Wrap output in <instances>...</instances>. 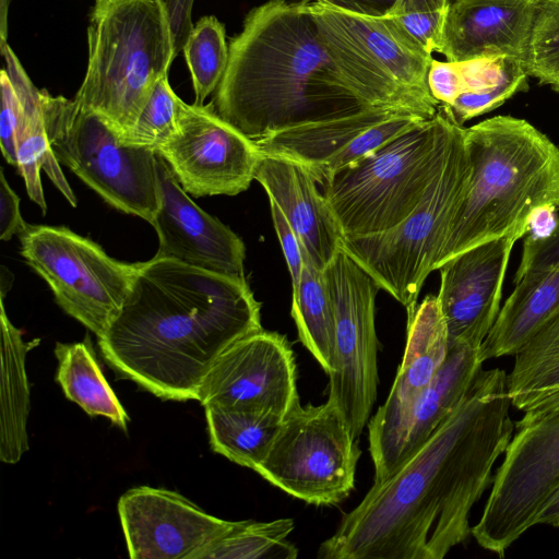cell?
Returning <instances> with one entry per match:
<instances>
[{
  "mask_svg": "<svg viewBox=\"0 0 559 559\" xmlns=\"http://www.w3.org/2000/svg\"><path fill=\"white\" fill-rule=\"evenodd\" d=\"M520 227L475 246L443 263L437 295L449 347L481 346L501 308L502 287L515 242L528 234Z\"/></svg>",
  "mask_w": 559,
  "mask_h": 559,
  "instance_id": "19",
  "label": "cell"
},
{
  "mask_svg": "<svg viewBox=\"0 0 559 559\" xmlns=\"http://www.w3.org/2000/svg\"><path fill=\"white\" fill-rule=\"evenodd\" d=\"M21 254L48 284L57 304L100 338L120 313L138 263L109 257L64 226L28 225Z\"/></svg>",
  "mask_w": 559,
  "mask_h": 559,
  "instance_id": "11",
  "label": "cell"
},
{
  "mask_svg": "<svg viewBox=\"0 0 559 559\" xmlns=\"http://www.w3.org/2000/svg\"><path fill=\"white\" fill-rule=\"evenodd\" d=\"M540 0H455L439 53L461 62L508 56L525 61Z\"/></svg>",
  "mask_w": 559,
  "mask_h": 559,
  "instance_id": "21",
  "label": "cell"
},
{
  "mask_svg": "<svg viewBox=\"0 0 559 559\" xmlns=\"http://www.w3.org/2000/svg\"><path fill=\"white\" fill-rule=\"evenodd\" d=\"M450 4L449 0H397L388 16L432 55L440 48Z\"/></svg>",
  "mask_w": 559,
  "mask_h": 559,
  "instance_id": "35",
  "label": "cell"
},
{
  "mask_svg": "<svg viewBox=\"0 0 559 559\" xmlns=\"http://www.w3.org/2000/svg\"><path fill=\"white\" fill-rule=\"evenodd\" d=\"M508 374L480 370L433 435L374 483L321 543V559H442L472 535L469 513L513 436Z\"/></svg>",
  "mask_w": 559,
  "mask_h": 559,
  "instance_id": "1",
  "label": "cell"
},
{
  "mask_svg": "<svg viewBox=\"0 0 559 559\" xmlns=\"http://www.w3.org/2000/svg\"><path fill=\"white\" fill-rule=\"evenodd\" d=\"M195 94L197 105L219 85L228 63L229 46L223 24L214 16H204L194 25L182 49Z\"/></svg>",
  "mask_w": 559,
  "mask_h": 559,
  "instance_id": "32",
  "label": "cell"
},
{
  "mask_svg": "<svg viewBox=\"0 0 559 559\" xmlns=\"http://www.w3.org/2000/svg\"><path fill=\"white\" fill-rule=\"evenodd\" d=\"M462 92L450 106L440 105L457 124L487 114L528 88L524 62L514 57H481L461 61Z\"/></svg>",
  "mask_w": 559,
  "mask_h": 559,
  "instance_id": "27",
  "label": "cell"
},
{
  "mask_svg": "<svg viewBox=\"0 0 559 559\" xmlns=\"http://www.w3.org/2000/svg\"><path fill=\"white\" fill-rule=\"evenodd\" d=\"M254 180L296 233L306 258L323 271L343 246V233L318 182L294 160L262 154Z\"/></svg>",
  "mask_w": 559,
  "mask_h": 559,
  "instance_id": "22",
  "label": "cell"
},
{
  "mask_svg": "<svg viewBox=\"0 0 559 559\" xmlns=\"http://www.w3.org/2000/svg\"><path fill=\"white\" fill-rule=\"evenodd\" d=\"M194 0H160L168 21L175 53L182 51L194 25L191 20Z\"/></svg>",
  "mask_w": 559,
  "mask_h": 559,
  "instance_id": "41",
  "label": "cell"
},
{
  "mask_svg": "<svg viewBox=\"0 0 559 559\" xmlns=\"http://www.w3.org/2000/svg\"><path fill=\"white\" fill-rule=\"evenodd\" d=\"M269 201L273 225L290 273L292 288L295 290L299 285L305 264L304 249L281 209L275 202Z\"/></svg>",
  "mask_w": 559,
  "mask_h": 559,
  "instance_id": "38",
  "label": "cell"
},
{
  "mask_svg": "<svg viewBox=\"0 0 559 559\" xmlns=\"http://www.w3.org/2000/svg\"><path fill=\"white\" fill-rule=\"evenodd\" d=\"M118 513L132 559H199L238 524L206 513L177 491L148 486L124 492Z\"/></svg>",
  "mask_w": 559,
  "mask_h": 559,
  "instance_id": "18",
  "label": "cell"
},
{
  "mask_svg": "<svg viewBox=\"0 0 559 559\" xmlns=\"http://www.w3.org/2000/svg\"><path fill=\"white\" fill-rule=\"evenodd\" d=\"M28 227L20 212V198L12 190L0 169V239L10 240L14 235H22Z\"/></svg>",
  "mask_w": 559,
  "mask_h": 559,
  "instance_id": "40",
  "label": "cell"
},
{
  "mask_svg": "<svg viewBox=\"0 0 559 559\" xmlns=\"http://www.w3.org/2000/svg\"><path fill=\"white\" fill-rule=\"evenodd\" d=\"M493 475L491 491L472 536L484 549L504 557L559 486V409L524 414Z\"/></svg>",
  "mask_w": 559,
  "mask_h": 559,
  "instance_id": "12",
  "label": "cell"
},
{
  "mask_svg": "<svg viewBox=\"0 0 559 559\" xmlns=\"http://www.w3.org/2000/svg\"><path fill=\"white\" fill-rule=\"evenodd\" d=\"M320 2L347 12L381 17L390 13L397 0H319Z\"/></svg>",
  "mask_w": 559,
  "mask_h": 559,
  "instance_id": "42",
  "label": "cell"
},
{
  "mask_svg": "<svg viewBox=\"0 0 559 559\" xmlns=\"http://www.w3.org/2000/svg\"><path fill=\"white\" fill-rule=\"evenodd\" d=\"M246 278L154 257L138 270L118 317L98 338L107 364L163 400L199 401L218 357L262 329Z\"/></svg>",
  "mask_w": 559,
  "mask_h": 559,
  "instance_id": "2",
  "label": "cell"
},
{
  "mask_svg": "<svg viewBox=\"0 0 559 559\" xmlns=\"http://www.w3.org/2000/svg\"><path fill=\"white\" fill-rule=\"evenodd\" d=\"M484 362L481 346L460 344L449 347L443 362L414 409L399 467L421 448L456 408Z\"/></svg>",
  "mask_w": 559,
  "mask_h": 559,
  "instance_id": "25",
  "label": "cell"
},
{
  "mask_svg": "<svg viewBox=\"0 0 559 559\" xmlns=\"http://www.w3.org/2000/svg\"><path fill=\"white\" fill-rule=\"evenodd\" d=\"M319 38L354 92L372 107H393L435 117L439 102L429 92L432 55L388 15L347 12L310 2Z\"/></svg>",
  "mask_w": 559,
  "mask_h": 559,
  "instance_id": "7",
  "label": "cell"
},
{
  "mask_svg": "<svg viewBox=\"0 0 559 559\" xmlns=\"http://www.w3.org/2000/svg\"><path fill=\"white\" fill-rule=\"evenodd\" d=\"M157 174L159 206L151 223L158 237L155 257L246 278L241 238L188 197L158 153Z\"/></svg>",
  "mask_w": 559,
  "mask_h": 559,
  "instance_id": "20",
  "label": "cell"
},
{
  "mask_svg": "<svg viewBox=\"0 0 559 559\" xmlns=\"http://www.w3.org/2000/svg\"><path fill=\"white\" fill-rule=\"evenodd\" d=\"M9 0H1V48L5 45L7 38V8Z\"/></svg>",
  "mask_w": 559,
  "mask_h": 559,
  "instance_id": "45",
  "label": "cell"
},
{
  "mask_svg": "<svg viewBox=\"0 0 559 559\" xmlns=\"http://www.w3.org/2000/svg\"><path fill=\"white\" fill-rule=\"evenodd\" d=\"M157 153L194 197L237 195L254 180L262 153L212 105L179 102L178 127Z\"/></svg>",
  "mask_w": 559,
  "mask_h": 559,
  "instance_id": "14",
  "label": "cell"
},
{
  "mask_svg": "<svg viewBox=\"0 0 559 559\" xmlns=\"http://www.w3.org/2000/svg\"><path fill=\"white\" fill-rule=\"evenodd\" d=\"M51 151L112 207L150 224L159 206L157 153L123 144L97 112L40 91Z\"/></svg>",
  "mask_w": 559,
  "mask_h": 559,
  "instance_id": "9",
  "label": "cell"
},
{
  "mask_svg": "<svg viewBox=\"0 0 559 559\" xmlns=\"http://www.w3.org/2000/svg\"><path fill=\"white\" fill-rule=\"evenodd\" d=\"M514 284L481 344L485 361L514 356L559 308V269L526 272Z\"/></svg>",
  "mask_w": 559,
  "mask_h": 559,
  "instance_id": "23",
  "label": "cell"
},
{
  "mask_svg": "<svg viewBox=\"0 0 559 559\" xmlns=\"http://www.w3.org/2000/svg\"><path fill=\"white\" fill-rule=\"evenodd\" d=\"M427 84L430 94L440 105L450 106L462 92L460 63L432 59Z\"/></svg>",
  "mask_w": 559,
  "mask_h": 559,
  "instance_id": "39",
  "label": "cell"
},
{
  "mask_svg": "<svg viewBox=\"0 0 559 559\" xmlns=\"http://www.w3.org/2000/svg\"><path fill=\"white\" fill-rule=\"evenodd\" d=\"M538 524L559 527V486L551 492L536 514L534 526Z\"/></svg>",
  "mask_w": 559,
  "mask_h": 559,
  "instance_id": "44",
  "label": "cell"
},
{
  "mask_svg": "<svg viewBox=\"0 0 559 559\" xmlns=\"http://www.w3.org/2000/svg\"><path fill=\"white\" fill-rule=\"evenodd\" d=\"M425 120L428 118L413 111L372 107L341 118L287 128L255 143L262 154L301 165L322 186L335 174L356 165Z\"/></svg>",
  "mask_w": 559,
  "mask_h": 559,
  "instance_id": "16",
  "label": "cell"
},
{
  "mask_svg": "<svg viewBox=\"0 0 559 559\" xmlns=\"http://www.w3.org/2000/svg\"><path fill=\"white\" fill-rule=\"evenodd\" d=\"M1 116L0 142L7 162L13 166L16 162V131L23 116V105L5 70L1 71Z\"/></svg>",
  "mask_w": 559,
  "mask_h": 559,
  "instance_id": "36",
  "label": "cell"
},
{
  "mask_svg": "<svg viewBox=\"0 0 559 559\" xmlns=\"http://www.w3.org/2000/svg\"><path fill=\"white\" fill-rule=\"evenodd\" d=\"M1 49L7 62L5 71L23 105V116L16 131V167L24 179L27 194L46 213L40 180V170L44 169L68 202L75 206L76 198L49 144L40 91L33 85L11 48L5 44Z\"/></svg>",
  "mask_w": 559,
  "mask_h": 559,
  "instance_id": "24",
  "label": "cell"
},
{
  "mask_svg": "<svg viewBox=\"0 0 559 559\" xmlns=\"http://www.w3.org/2000/svg\"><path fill=\"white\" fill-rule=\"evenodd\" d=\"M55 354L58 359L56 380L67 399L88 415L105 416L126 430L129 417L100 371L90 337L80 343H57Z\"/></svg>",
  "mask_w": 559,
  "mask_h": 559,
  "instance_id": "29",
  "label": "cell"
},
{
  "mask_svg": "<svg viewBox=\"0 0 559 559\" xmlns=\"http://www.w3.org/2000/svg\"><path fill=\"white\" fill-rule=\"evenodd\" d=\"M204 408L212 449L229 461L255 471L266 457L283 417L261 411Z\"/></svg>",
  "mask_w": 559,
  "mask_h": 559,
  "instance_id": "28",
  "label": "cell"
},
{
  "mask_svg": "<svg viewBox=\"0 0 559 559\" xmlns=\"http://www.w3.org/2000/svg\"><path fill=\"white\" fill-rule=\"evenodd\" d=\"M335 317V367L329 396L355 439L368 424L377 396V281L342 248L322 271Z\"/></svg>",
  "mask_w": 559,
  "mask_h": 559,
  "instance_id": "13",
  "label": "cell"
},
{
  "mask_svg": "<svg viewBox=\"0 0 559 559\" xmlns=\"http://www.w3.org/2000/svg\"><path fill=\"white\" fill-rule=\"evenodd\" d=\"M551 267L559 269V218L549 235L544 237L526 235L514 281L526 272Z\"/></svg>",
  "mask_w": 559,
  "mask_h": 559,
  "instance_id": "37",
  "label": "cell"
},
{
  "mask_svg": "<svg viewBox=\"0 0 559 559\" xmlns=\"http://www.w3.org/2000/svg\"><path fill=\"white\" fill-rule=\"evenodd\" d=\"M448 350L447 324L438 297L427 295L407 311V340L402 364L385 402L368 421L374 483L385 480L397 469L414 409Z\"/></svg>",
  "mask_w": 559,
  "mask_h": 559,
  "instance_id": "15",
  "label": "cell"
},
{
  "mask_svg": "<svg viewBox=\"0 0 559 559\" xmlns=\"http://www.w3.org/2000/svg\"><path fill=\"white\" fill-rule=\"evenodd\" d=\"M361 451L338 407L298 402L284 417L254 472L286 493L314 506L336 504L355 488Z\"/></svg>",
  "mask_w": 559,
  "mask_h": 559,
  "instance_id": "10",
  "label": "cell"
},
{
  "mask_svg": "<svg viewBox=\"0 0 559 559\" xmlns=\"http://www.w3.org/2000/svg\"><path fill=\"white\" fill-rule=\"evenodd\" d=\"M180 98L170 87L168 74L155 85L134 126L119 140L127 145L154 151L177 131Z\"/></svg>",
  "mask_w": 559,
  "mask_h": 559,
  "instance_id": "33",
  "label": "cell"
},
{
  "mask_svg": "<svg viewBox=\"0 0 559 559\" xmlns=\"http://www.w3.org/2000/svg\"><path fill=\"white\" fill-rule=\"evenodd\" d=\"M524 66L530 76L559 92V0H540Z\"/></svg>",
  "mask_w": 559,
  "mask_h": 559,
  "instance_id": "34",
  "label": "cell"
},
{
  "mask_svg": "<svg viewBox=\"0 0 559 559\" xmlns=\"http://www.w3.org/2000/svg\"><path fill=\"white\" fill-rule=\"evenodd\" d=\"M298 287L292 294V317L299 341L330 376L335 367V317L323 272L304 254Z\"/></svg>",
  "mask_w": 559,
  "mask_h": 559,
  "instance_id": "30",
  "label": "cell"
},
{
  "mask_svg": "<svg viewBox=\"0 0 559 559\" xmlns=\"http://www.w3.org/2000/svg\"><path fill=\"white\" fill-rule=\"evenodd\" d=\"M456 124L439 106L431 119L325 181L321 192L343 236L383 233L409 216L440 169Z\"/></svg>",
  "mask_w": 559,
  "mask_h": 559,
  "instance_id": "6",
  "label": "cell"
},
{
  "mask_svg": "<svg viewBox=\"0 0 559 559\" xmlns=\"http://www.w3.org/2000/svg\"><path fill=\"white\" fill-rule=\"evenodd\" d=\"M87 38V68L74 99L122 136L176 57L163 4L96 0Z\"/></svg>",
  "mask_w": 559,
  "mask_h": 559,
  "instance_id": "5",
  "label": "cell"
},
{
  "mask_svg": "<svg viewBox=\"0 0 559 559\" xmlns=\"http://www.w3.org/2000/svg\"><path fill=\"white\" fill-rule=\"evenodd\" d=\"M469 175L464 128L456 124L445 158L414 212L386 231L343 239L346 252L406 311L417 306L427 276L436 270Z\"/></svg>",
  "mask_w": 559,
  "mask_h": 559,
  "instance_id": "8",
  "label": "cell"
},
{
  "mask_svg": "<svg viewBox=\"0 0 559 559\" xmlns=\"http://www.w3.org/2000/svg\"><path fill=\"white\" fill-rule=\"evenodd\" d=\"M557 211L555 207H540L536 210L530 219L528 235L536 237L549 235L558 221L556 217Z\"/></svg>",
  "mask_w": 559,
  "mask_h": 559,
  "instance_id": "43",
  "label": "cell"
},
{
  "mask_svg": "<svg viewBox=\"0 0 559 559\" xmlns=\"http://www.w3.org/2000/svg\"><path fill=\"white\" fill-rule=\"evenodd\" d=\"M294 526L293 519L240 521L210 545L199 559H295L298 549L286 540Z\"/></svg>",
  "mask_w": 559,
  "mask_h": 559,
  "instance_id": "31",
  "label": "cell"
},
{
  "mask_svg": "<svg viewBox=\"0 0 559 559\" xmlns=\"http://www.w3.org/2000/svg\"><path fill=\"white\" fill-rule=\"evenodd\" d=\"M508 374L511 405L524 414L559 409V308L515 355Z\"/></svg>",
  "mask_w": 559,
  "mask_h": 559,
  "instance_id": "26",
  "label": "cell"
},
{
  "mask_svg": "<svg viewBox=\"0 0 559 559\" xmlns=\"http://www.w3.org/2000/svg\"><path fill=\"white\" fill-rule=\"evenodd\" d=\"M468 187L436 264L559 210V147L525 119L495 116L464 128Z\"/></svg>",
  "mask_w": 559,
  "mask_h": 559,
  "instance_id": "4",
  "label": "cell"
},
{
  "mask_svg": "<svg viewBox=\"0 0 559 559\" xmlns=\"http://www.w3.org/2000/svg\"><path fill=\"white\" fill-rule=\"evenodd\" d=\"M199 402L284 417L299 401L297 366L287 337L260 329L231 344L207 373Z\"/></svg>",
  "mask_w": 559,
  "mask_h": 559,
  "instance_id": "17",
  "label": "cell"
},
{
  "mask_svg": "<svg viewBox=\"0 0 559 559\" xmlns=\"http://www.w3.org/2000/svg\"><path fill=\"white\" fill-rule=\"evenodd\" d=\"M372 108L347 84L319 38L309 0H271L230 40L214 109L257 141Z\"/></svg>",
  "mask_w": 559,
  "mask_h": 559,
  "instance_id": "3",
  "label": "cell"
}]
</instances>
